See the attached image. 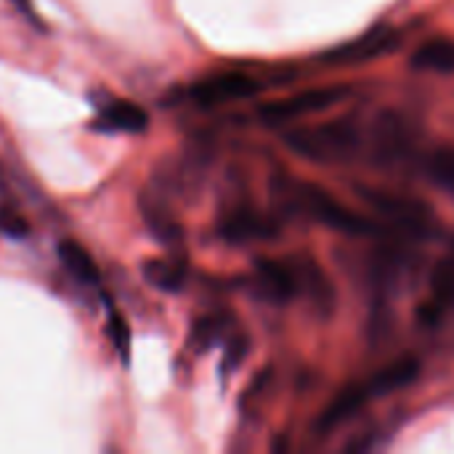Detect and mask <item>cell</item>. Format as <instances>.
<instances>
[{"instance_id":"obj_12","label":"cell","mask_w":454,"mask_h":454,"mask_svg":"<svg viewBox=\"0 0 454 454\" xmlns=\"http://www.w3.org/2000/svg\"><path fill=\"white\" fill-rule=\"evenodd\" d=\"M59 261H61L64 271H67L74 282H80V285H85V287H93V285L101 282V274H98V269H96V261H93L90 253H88L85 247H80L77 242H72V239L61 242V245H59Z\"/></svg>"},{"instance_id":"obj_19","label":"cell","mask_w":454,"mask_h":454,"mask_svg":"<svg viewBox=\"0 0 454 454\" xmlns=\"http://www.w3.org/2000/svg\"><path fill=\"white\" fill-rule=\"evenodd\" d=\"M11 3H13V5H16V8H19V11H21L24 16H29V19L35 21V13H32V3H29V0H11Z\"/></svg>"},{"instance_id":"obj_10","label":"cell","mask_w":454,"mask_h":454,"mask_svg":"<svg viewBox=\"0 0 454 454\" xmlns=\"http://www.w3.org/2000/svg\"><path fill=\"white\" fill-rule=\"evenodd\" d=\"M221 234L229 242H253V239H269L277 234V226L271 218H266L258 210L250 207H239L234 213H229L221 223Z\"/></svg>"},{"instance_id":"obj_4","label":"cell","mask_w":454,"mask_h":454,"mask_svg":"<svg viewBox=\"0 0 454 454\" xmlns=\"http://www.w3.org/2000/svg\"><path fill=\"white\" fill-rule=\"evenodd\" d=\"M285 144L306 160L314 162H343L356 154L362 133L351 120H330L319 125H306L287 130Z\"/></svg>"},{"instance_id":"obj_5","label":"cell","mask_w":454,"mask_h":454,"mask_svg":"<svg viewBox=\"0 0 454 454\" xmlns=\"http://www.w3.org/2000/svg\"><path fill=\"white\" fill-rule=\"evenodd\" d=\"M364 200L386 221H391L394 226H399L404 231H412V234L434 231V223H436L434 210L415 197H407L399 192H383V189H364Z\"/></svg>"},{"instance_id":"obj_17","label":"cell","mask_w":454,"mask_h":454,"mask_svg":"<svg viewBox=\"0 0 454 454\" xmlns=\"http://www.w3.org/2000/svg\"><path fill=\"white\" fill-rule=\"evenodd\" d=\"M109 335H112L114 348L120 351V359L128 364V356H130V333H128L125 322H122L117 314H112V317H109Z\"/></svg>"},{"instance_id":"obj_11","label":"cell","mask_w":454,"mask_h":454,"mask_svg":"<svg viewBox=\"0 0 454 454\" xmlns=\"http://www.w3.org/2000/svg\"><path fill=\"white\" fill-rule=\"evenodd\" d=\"M454 311V258L442 261L431 277V298L426 303V319L436 322Z\"/></svg>"},{"instance_id":"obj_8","label":"cell","mask_w":454,"mask_h":454,"mask_svg":"<svg viewBox=\"0 0 454 454\" xmlns=\"http://www.w3.org/2000/svg\"><path fill=\"white\" fill-rule=\"evenodd\" d=\"M402 43V35L396 29H372L346 45H340L338 51L327 53V61H340V64H348V61H367V59H378L388 51H394L396 45Z\"/></svg>"},{"instance_id":"obj_1","label":"cell","mask_w":454,"mask_h":454,"mask_svg":"<svg viewBox=\"0 0 454 454\" xmlns=\"http://www.w3.org/2000/svg\"><path fill=\"white\" fill-rule=\"evenodd\" d=\"M255 295L269 303H290L295 298H309L317 306H330L333 290L327 277L314 261H258L255 263Z\"/></svg>"},{"instance_id":"obj_15","label":"cell","mask_w":454,"mask_h":454,"mask_svg":"<svg viewBox=\"0 0 454 454\" xmlns=\"http://www.w3.org/2000/svg\"><path fill=\"white\" fill-rule=\"evenodd\" d=\"M229 330V319L226 317H205L192 327V346L202 354L207 348H213Z\"/></svg>"},{"instance_id":"obj_13","label":"cell","mask_w":454,"mask_h":454,"mask_svg":"<svg viewBox=\"0 0 454 454\" xmlns=\"http://www.w3.org/2000/svg\"><path fill=\"white\" fill-rule=\"evenodd\" d=\"M412 67L420 72H454V40L434 37L412 53Z\"/></svg>"},{"instance_id":"obj_14","label":"cell","mask_w":454,"mask_h":454,"mask_svg":"<svg viewBox=\"0 0 454 454\" xmlns=\"http://www.w3.org/2000/svg\"><path fill=\"white\" fill-rule=\"evenodd\" d=\"M144 277L162 293H178L186 285V266L178 261H149L144 266Z\"/></svg>"},{"instance_id":"obj_7","label":"cell","mask_w":454,"mask_h":454,"mask_svg":"<svg viewBox=\"0 0 454 454\" xmlns=\"http://www.w3.org/2000/svg\"><path fill=\"white\" fill-rule=\"evenodd\" d=\"M258 90H261V82L255 77L242 74V72H223V74H213V77L194 82L189 93L194 101H200L205 106H218V104L247 98Z\"/></svg>"},{"instance_id":"obj_16","label":"cell","mask_w":454,"mask_h":454,"mask_svg":"<svg viewBox=\"0 0 454 454\" xmlns=\"http://www.w3.org/2000/svg\"><path fill=\"white\" fill-rule=\"evenodd\" d=\"M428 176L436 186L454 197V149H444L428 157Z\"/></svg>"},{"instance_id":"obj_3","label":"cell","mask_w":454,"mask_h":454,"mask_svg":"<svg viewBox=\"0 0 454 454\" xmlns=\"http://www.w3.org/2000/svg\"><path fill=\"white\" fill-rule=\"evenodd\" d=\"M285 200L293 210H298L301 215L327 226V229H335V231H343V234H354V237H367V234H378V226L354 213L351 207L340 205L330 192H325L322 186L317 184H287V192H285Z\"/></svg>"},{"instance_id":"obj_6","label":"cell","mask_w":454,"mask_h":454,"mask_svg":"<svg viewBox=\"0 0 454 454\" xmlns=\"http://www.w3.org/2000/svg\"><path fill=\"white\" fill-rule=\"evenodd\" d=\"M343 98H346V88H311V90L295 93L290 98H279V101L261 106V117L271 125H282V122L298 120L303 114L330 109Z\"/></svg>"},{"instance_id":"obj_9","label":"cell","mask_w":454,"mask_h":454,"mask_svg":"<svg viewBox=\"0 0 454 454\" xmlns=\"http://www.w3.org/2000/svg\"><path fill=\"white\" fill-rule=\"evenodd\" d=\"M146 125H149V114L138 104L122 101V98L104 101L93 122V128L106 130V133H144Z\"/></svg>"},{"instance_id":"obj_18","label":"cell","mask_w":454,"mask_h":454,"mask_svg":"<svg viewBox=\"0 0 454 454\" xmlns=\"http://www.w3.org/2000/svg\"><path fill=\"white\" fill-rule=\"evenodd\" d=\"M0 231H3L5 237L19 239V237L27 234V223H24L19 215H13V213H3V215H0Z\"/></svg>"},{"instance_id":"obj_2","label":"cell","mask_w":454,"mask_h":454,"mask_svg":"<svg viewBox=\"0 0 454 454\" xmlns=\"http://www.w3.org/2000/svg\"><path fill=\"white\" fill-rule=\"evenodd\" d=\"M418 372H420L418 359L402 356V359L386 364L383 370H378L375 375H370V378H364V380H359V383L343 388V391L333 399V404L325 410V415H322V420H319V428H322V431H330V428L346 423L348 418H354V415H356L359 410H364L370 402H378V399H383V396H391V394L407 388V386L418 378Z\"/></svg>"}]
</instances>
